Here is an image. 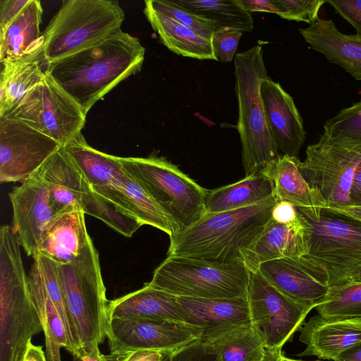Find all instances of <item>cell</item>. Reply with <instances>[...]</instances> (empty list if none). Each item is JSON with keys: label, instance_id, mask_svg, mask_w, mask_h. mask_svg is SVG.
Masks as SVG:
<instances>
[{"label": "cell", "instance_id": "cell-1", "mask_svg": "<svg viewBox=\"0 0 361 361\" xmlns=\"http://www.w3.org/2000/svg\"><path fill=\"white\" fill-rule=\"evenodd\" d=\"M145 54L140 39L121 28L91 47L47 65L44 71L87 116L99 100L140 71Z\"/></svg>", "mask_w": 361, "mask_h": 361}, {"label": "cell", "instance_id": "cell-2", "mask_svg": "<svg viewBox=\"0 0 361 361\" xmlns=\"http://www.w3.org/2000/svg\"><path fill=\"white\" fill-rule=\"evenodd\" d=\"M276 203L271 196L250 207L205 214L195 224L170 238L168 256L217 263L243 261L245 252L272 218Z\"/></svg>", "mask_w": 361, "mask_h": 361}, {"label": "cell", "instance_id": "cell-3", "mask_svg": "<svg viewBox=\"0 0 361 361\" xmlns=\"http://www.w3.org/2000/svg\"><path fill=\"white\" fill-rule=\"evenodd\" d=\"M296 209L310 229L300 261L329 288L350 283L361 269V221L327 208Z\"/></svg>", "mask_w": 361, "mask_h": 361}, {"label": "cell", "instance_id": "cell-4", "mask_svg": "<svg viewBox=\"0 0 361 361\" xmlns=\"http://www.w3.org/2000/svg\"><path fill=\"white\" fill-rule=\"evenodd\" d=\"M18 237L0 228V361H21L32 337L42 326L32 300Z\"/></svg>", "mask_w": 361, "mask_h": 361}, {"label": "cell", "instance_id": "cell-5", "mask_svg": "<svg viewBox=\"0 0 361 361\" xmlns=\"http://www.w3.org/2000/svg\"><path fill=\"white\" fill-rule=\"evenodd\" d=\"M235 90L238 104L237 128L245 176L261 172L279 154L267 122L259 87L268 78L260 44L234 57Z\"/></svg>", "mask_w": 361, "mask_h": 361}, {"label": "cell", "instance_id": "cell-6", "mask_svg": "<svg viewBox=\"0 0 361 361\" xmlns=\"http://www.w3.org/2000/svg\"><path fill=\"white\" fill-rule=\"evenodd\" d=\"M124 20V11L116 1H63L42 32V65L98 43L121 29Z\"/></svg>", "mask_w": 361, "mask_h": 361}, {"label": "cell", "instance_id": "cell-7", "mask_svg": "<svg viewBox=\"0 0 361 361\" xmlns=\"http://www.w3.org/2000/svg\"><path fill=\"white\" fill-rule=\"evenodd\" d=\"M118 157L126 172L164 212L175 234L189 228L205 214L208 190L166 158L154 155Z\"/></svg>", "mask_w": 361, "mask_h": 361}, {"label": "cell", "instance_id": "cell-8", "mask_svg": "<svg viewBox=\"0 0 361 361\" xmlns=\"http://www.w3.org/2000/svg\"><path fill=\"white\" fill-rule=\"evenodd\" d=\"M57 270L70 317L80 346L99 345L109 322L99 252L90 241L80 255Z\"/></svg>", "mask_w": 361, "mask_h": 361}, {"label": "cell", "instance_id": "cell-9", "mask_svg": "<svg viewBox=\"0 0 361 361\" xmlns=\"http://www.w3.org/2000/svg\"><path fill=\"white\" fill-rule=\"evenodd\" d=\"M47 187L56 214L75 207L130 238L143 224L124 209L97 193L61 147L32 176Z\"/></svg>", "mask_w": 361, "mask_h": 361}, {"label": "cell", "instance_id": "cell-10", "mask_svg": "<svg viewBox=\"0 0 361 361\" xmlns=\"http://www.w3.org/2000/svg\"><path fill=\"white\" fill-rule=\"evenodd\" d=\"M249 276L243 260L217 263L167 256L147 283L177 297L232 298L247 296Z\"/></svg>", "mask_w": 361, "mask_h": 361}, {"label": "cell", "instance_id": "cell-11", "mask_svg": "<svg viewBox=\"0 0 361 361\" xmlns=\"http://www.w3.org/2000/svg\"><path fill=\"white\" fill-rule=\"evenodd\" d=\"M299 169L308 183L317 189L326 207L350 206V192L355 171L361 163V143L345 138L320 135L307 146Z\"/></svg>", "mask_w": 361, "mask_h": 361}, {"label": "cell", "instance_id": "cell-12", "mask_svg": "<svg viewBox=\"0 0 361 361\" xmlns=\"http://www.w3.org/2000/svg\"><path fill=\"white\" fill-rule=\"evenodd\" d=\"M86 116L80 106L45 72L43 79L5 117L28 124L63 147L82 133Z\"/></svg>", "mask_w": 361, "mask_h": 361}, {"label": "cell", "instance_id": "cell-13", "mask_svg": "<svg viewBox=\"0 0 361 361\" xmlns=\"http://www.w3.org/2000/svg\"><path fill=\"white\" fill-rule=\"evenodd\" d=\"M247 299L251 324L265 348L282 349L314 307L279 291L259 271L250 270Z\"/></svg>", "mask_w": 361, "mask_h": 361}, {"label": "cell", "instance_id": "cell-14", "mask_svg": "<svg viewBox=\"0 0 361 361\" xmlns=\"http://www.w3.org/2000/svg\"><path fill=\"white\" fill-rule=\"evenodd\" d=\"M61 145L16 118H0V182H24Z\"/></svg>", "mask_w": 361, "mask_h": 361}, {"label": "cell", "instance_id": "cell-15", "mask_svg": "<svg viewBox=\"0 0 361 361\" xmlns=\"http://www.w3.org/2000/svg\"><path fill=\"white\" fill-rule=\"evenodd\" d=\"M204 329L183 322L109 319L106 330L110 353L174 351L199 340Z\"/></svg>", "mask_w": 361, "mask_h": 361}, {"label": "cell", "instance_id": "cell-16", "mask_svg": "<svg viewBox=\"0 0 361 361\" xmlns=\"http://www.w3.org/2000/svg\"><path fill=\"white\" fill-rule=\"evenodd\" d=\"M13 209V228L27 256L38 251L42 233L56 216L47 187L32 176L8 194Z\"/></svg>", "mask_w": 361, "mask_h": 361}, {"label": "cell", "instance_id": "cell-17", "mask_svg": "<svg viewBox=\"0 0 361 361\" xmlns=\"http://www.w3.org/2000/svg\"><path fill=\"white\" fill-rule=\"evenodd\" d=\"M266 119L278 149L298 158L306 137L303 121L293 97L269 77L259 87Z\"/></svg>", "mask_w": 361, "mask_h": 361}, {"label": "cell", "instance_id": "cell-18", "mask_svg": "<svg viewBox=\"0 0 361 361\" xmlns=\"http://www.w3.org/2000/svg\"><path fill=\"white\" fill-rule=\"evenodd\" d=\"M310 236L309 224L298 212L296 219L289 223L278 222L271 218L245 252L243 261L250 270H256L267 261L300 257L308 251Z\"/></svg>", "mask_w": 361, "mask_h": 361}, {"label": "cell", "instance_id": "cell-19", "mask_svg": "<svg viewBox=\"0 0 361 361\" xmlns=\"http://www.w3.org/2000/svg\"><path fill=\"white\" fill-rule=\"evenodd\" d=\"M299 331V340L306 345L299 357L334 360L361 341V318L328 319L317 314L305 322Z\"/></svg>", "mask_w": 361, "mask_h": 361}, {"label": "cell", "instance_id": "cell-20", "mask_svg": "<svg viewBox=\"0 0 361 361\" xmlns=\"http://www.w3.org/2000/svg\"><path fill=\"white\" fill-rule=\"evenodd\" d=\"M85 214L78 207L56 214L45 228L37 252L58 264L70 263L80 255L92 241Z\"/></svg>", "mask_w": 361, "mask_h": 361}, {"label": "cell", "instance_id": "cell-21", "mask_svg": "<svg viewBox=\"0 0 361 361\" xmlns=\"http://www.w3.org/2000/svg\"><path fill=\"white\" fill-rule=\"evenodd\" d=\"M299 32L312 49L361 80V36L344 34L334 20L322 18Z\"/></svg>", "mask_w": 361, "mask_h": 361}, {"label": "cell", "instance_id": "cell-22", "mask_svg": "<svg viewBox=\"0 0 361 361\" xmlns=\"http://www.w3.org/2000/svg\"><path fill=\"white\" fill-rule=\"evenodd\" d=\"M109 319L187 322L177 296L145 283L139 290L109 300Z\"/></svg>", "mask_w": 361, "mask_h": 361}, {"label": "cell", "instance_id": "cell-23", "mask_svg": "<svg viewBox=\"0 0 361 361\" xmlns=\"http://www.w3.org/2000/svg\"><path fill=\"white\" fill-rule=\"evenodd\" d=\"M257 270L272 286L290 299L315 308L329 286L319 281L297 258H281L259 264Z\"/></svg>", "mask_w": 361, "mask_h": 361}, {"label": "cell", "instance_id": "cell-24", "mask_svg": "<svg viewBox=\"0 0 361 361\" xmlns=\"http://www.w3.org/2000/svg\"><path fill=\"white\" fill-rule=\"evenodd\" d=\"M299 159L279 154L261 171L269 179L276 202H285L300 208L327 207L321 192L312 187L299 169Z\"/></svg>", "mask_w": 361, "mask_h": 361}, {"label": "cell", "instance_id": "cell-25", "mask_svg": "<svg viewBox=\"0 0 361 361\" xmlns=\"http://www.w3.org/2000/svg\"><path fill=\"white\" fill-rule=\"evenodd\" d=\"M43 9L38 0L29 2L12 22L0 32L1 63L39 56Z\"/></svg>", "mask_w": 361, "mask_h": 361}, {"label": "cell", "instance_id": "cell-26", "mask_svg": "<svg viewBox=\"0 0 361 361\" xmlns=\"http://www.w3.org/2000/svg\"><path fill=\"white\" fill-rule=\"evenodd\" d=\"M71 161L94 190L119 187L128 176L118 157L100 152L82 133L63 147Z\"/></svg>", "mask_w": 361, "mask_h": 361}, {"label": "cell", "instance_id": "cell-27", "mask_svg": "<svg viewBox=\"0 0 361 361\" xmlns=\"http://www.w3.org/2000/svg\"><path fill=\"white\" fill-rule=\"evenodd\" d=\"M200 341L219 361H258L265 351L251 323L205 329Z\"/></svg>", "mask_w": 361, "mask_h": 361}, {"label": "cell", "instance_id": "cell-28", "mask_svg": "<svg viewBox=\"0 0 361 361\" xmlns=\"http://www.w3.org/2000/svg\"><path fill=\"white\" fill-rule=\"evenodd\" d=\"M188 324L205 329L251 323L245 297L232 298H195L177 297Z\"/></svg>", "mask_w": 361, "mask_h": 361}, {"label": "cell", "instance_id": "cell-29", "mask_svg": "<svg viewBox=\"0 0 361 361\" xmlns=\"http://www.w3.org/2000/svg\"><path fill=\"white\" fill-rule=\"evenodd\" d=\"M144 13L162 44L172 52L200 60H216L211 40L145 4Z\"/></svg>", "mask_w": 361, "mask_h": 361}, {"label": "cell", "instance_id": "cell-30", "mask_svg": "<svg viewBox=\"0 0 361 361\" xmlns=\"http://www.w3.org/2000/svg\"><path fill=\"white\" fill-rule=\"evenodd\" d=\"M32 300L39 318L45 339L48 361H61L60 350L71 348L65 325L45 288L38 266L33 260L27 274Z\"/></svg>", "mask_w": 361, "mask_h": 361}, {"label": "cell", "instance_id": "cell-31", "mask_svg": "<svg viewBox=\"0 0 361 361\" xmlns=\"http://www.w3.org/2000/svg\"><path fill=\"white\" fill-rule=\"evenodd\" d=\"M96 192L128 212L143 225L154 226L170 238L175 234L171 223L162 209L129 175L121 186L99 189Z\"/></svg>", "mask_w": 361, "mask_h": 361}, {"label": "cell", "instance_id": "cell-32", "mask_svg": "<svg viewBox=\"0 0 361 361\" xmlns=\"http://www.w3.org/2000/svg\"><path fill=\"white\" fill-rule=\"evenodd\" d=\"M272 196L271 184L262 172L234 183L208 190L205 214H214L250 207Z\"/></svg>", "mask_w": 361, "mask_h": 361}, {"label": "cell", "instance_id": "cell-33", "mask_svg": "<svg viewBox=\"0 0 361 361\" xmlns=\"http://www.w3.org/2000/svg\"><path fill=\"white\" fill-rule=\"evenodd\" d=\"M39 56L1 63L0 118L6 116L44 78Z\"/></svg>", "mask_w": 361, "mask_h": 361}, {"label": "cell", "instance_id": "cell-34", "mask_svg": "<svg viewBox=\"0 0 361 361\" xmlns=\"http://www.w3.org/2000/svg\"><path fill=\"white\" fill-rule=\"evenodd\" d=\"M184 9L215 22L219 27H230L251 32L254 21L240 0H171Z\"/></svg>", "mask_w": 361, "mask_h": 361}, {"label": "cell", "instance_id": "cell-35", "mask_svg": "<svg viewBox=\"0 0 361 361\" xmlns=\"http://www.w3.org/2000/svg\"><path fill=\"white\" fill-rule=\"evenodd\" d=\"M315 309L319 315L328 319L361 318V283L329 288Z\"/></svg>", "mask_w": 361, "mask_h": 361}, {"label": "cell", "instance_id": "cell-36", "mask_svg": "<svg viewBox=\"0 0 361 361\" xmlns=\"http://www.w3.org/2000/svg\"><path fill=\"white\" fill-rule=\"evenodd\" d=\"M32 257L38 266L47 292L65 325L73 355L81 346L66 306L56 263L39 252Z\"/></svg>", "mask_w": 361, "mask_h": 361}, {"label": "cell", "instance_id": "cell-37", "mask_svg": "<svg viewBox=\"0 0 361 361\" xmlns=\"http://www.w3.org/2000/svg\"><path fill=\"white\" fill-rule=\"evenodd\" d=\"M320 135L361 143V99L327 119Z\"/></svg>", "mask_w": 361, "mask_h": 361}, {"label": "cell", "instance_id": "cell-38", "mask_svg": "<svg viewBox=\"0 0 361 361\" xmlns=\"http://www.w3.org/2000/svg\"><path fill=\"white\" fill-rule=\"evenodd\" d=\"M145 4L154 11L192 29L196 33L209 40L214 31L219 27L215 22L195 15L174 4L171 0H147L145 1Z\"/></svg>", "mask_w": 361, "mask_h": 361}, {"label": "cell", "instance_id": "cell-39", "mask_svg": "<svg viewBox=\"0 0 361 361\" xmlns=\"http://www.w3.org/2000/svg\"><path fill=\"white\" fill-rule=\"evenodd\" d=\"M281 18L304 22L310 25L319 18V12L325 0H272Z\"/></svg>", "mask_w": 361, "mask_h": 361}, {"label": "cell", "instance_id": "cell-40", "mask_svg": "<svg viewBox=\"0 0 361 361\" xmlns=\"http://www.w3.org/2000/svg\"><path fill=\"white\" fill-rule=\"evenodd\" d=\"M243 32L236 28L221 26L214 31L211 42L218 60L224 62L233 60Z\"/></svg>", "mask_w": 361, "mask_h": 361}, {"label": "cell", "instance_id": "cell-41", "mask_svg": "<svg viewBox=\"0 0 361 361\" xmlns=\"http://www.w3.org/2000/svg\"><path fill=\"white\" fill-rule=\"evenodd\" d=\"M170 361H219L200 339L171 352Z\"/></svg>", "mask_w": 361, "mask_h": 361}, {"label": "cell", "instance_id": "cell-42", "mask_svg": "<svg viewBox=\"0 0 361 361\" xmlns=\"http://www.w3.org/2000/svg\"><path fill=\"white\" fill-rule=\"evenodd\" d=\"M361 36V0H325Z\"/></svg>", "mask_w": 361, "mask_h": 361}, {"label": "cell", "instance_id": "cell-43", "mask_svg": "<svg viewBox=\"0 0 361 361\" xmlns=\"http://www.w3.org/2000/svg\"><path fill=\"white\" fill-rule=\"evenodd\" d=\"M128 353L105 355L99 345L80 347L73 355V361H124Z\"/></svg>", "mask_w": 361, "mask_h": 361}, {"label": "cell", "instance_id": "cell-44", "mask_svg": "<svg viewBox=\"0 0 361 361\" xmlns=\"http://www.w3.org/2000/svg\"><path fill=\"white\" fill-rule=\"evenodd\" d=\"M29 2V0L0 1V32L5 30Z\"/></svg>", "mask_w": 361, "mask_h": 361}, {"label": "cell", "instance_id": "cell-45", "mask_svg": "<svg viewBox=\"0 0 361 361\" xmlns=\"http://www.w3.org/2000/svg\"><path fill=\"white\" fill-rule=\"evenodd\" d=\"M297 217L296 207L288 202H281L276 203L272 212V219L281 223L293 221Z\"/></svg>", "mask_w": 361, "mask_h": 361}, {"label": "cell", "instance_id": "cell-46", "mask_svg": "<svg viewBox=\"0 0 361 361\" xmlns=\"http://www.w3.org/2000/svg\"><path fill=\"white\" fill-rule=\"evenodd\" d=\"M244 8L251 12H267L278 14L272 0H240Z\"/></svg>", "mask_w": 361, "mask_h": 361}, {"label": "cell", "instance_id": "cell-47", "mask_svg": "<svg viewBox=\"0 0 361 361\" xmlns=\"http://www.w3.org/2000/svg\"><path fill=\"white\" fill-rule=\"evenodd\" d=\"M167 351L137 350L129 352L124 361H161Z\"/></svg>", "mask_w": 361, "mask_h": 361}, {"label": "cell", "instance_id": "cell-48", "mask_svg": "<svg viewBox=\"0 0 361 361\" xmlns=\"http://www.w3.org/2000/svg\"><path fill=\"white\" fill-rule=\"evenodd\" d=\"M21 361H48L42 345H35L30 340Z\"/></svg>", "mask_w": 361, "mask_h": 361}, {"label": "cell", "instance_id": "cell-49", "mask_svg": "<svg viewBox=\"0 0 361 361\" xmlns=\"http://www.w3.org/2000/svg\"><path fill=\"white\" fill-rule=\"evenodd\" d=\"M350 206H361V163L356 169L350 192Z\"/></svg>", "mask_w": 361, "mask_h": 361}, {"label": "cell", "instance_id": "cell-50", "mask_svg": "<svg viewBox=\"0 0 361 361\" xmlns=\"http://www.w3.org/2000/svg\"><path fill=\"white\" fill-rule=\"evenodd\" d=\"M334 361H361V341L341 353Z\"/></svg>", "mask_w": 361, "mask_h": 361}, {"label": "cell", "instance_id": "cell-51", "mask_svg": "<svg viewBox=\"0 0 361 361\" xmlns=\"http://www.w3.org/2000/svg\"><path fill=\"white\" fill-rule=\"evenodd\" d=\"M332 212L339 213L354 219L361 221V206H348L343 208L326 207Z\"/></svg>", "mask_w": 361, "mask_h": 361}, {"label": "cell", "instance_id": "cell-52", "mask_svg": "<svg viewBox=\"0 0 361 361\" xmlns=\"http://www.w3.org/2000/svg\"><path fill=\"white\" fill-rule=\"evenodd\" d=\"M283 355L282 349L265 348L264 356L258 361H281Z\"/></svg>", "mask_w": 361, "mask_h": 361}, {"label": "cell", "instance_id": "cell-53", "mask_svg": "<svg viewBox=\"0 0 361 361\" xmlns=\"http://www.w3.org/2000/svg\"><path fill=\"white\" fill-rule=\"evenodd\" d=\"M350 283H361V269L353 276Z\"/></svg>", "mask_w": 361, "mask_h": 361}, {"label": "cell", "instance_id": "cell-54", "mask_svg": "<svg viewBox=\"0 0 361 361\" xmlns=\"http://www.w3.org/2000/svg\"><path fill=\"white\" fill-rule=\"evenodd\" d=\"M172 351H167L165 353L161 361H170L171 353Z\"/></svg>", "mask_w": 361, "mask_h": 361}, {"label": "cell", "instance_id": "cell-55", "mask_svg": "<svg viewBox=\"0 0 361 361\" xmlns=\"http://www.w3.org/2000/svg\"><path fill=\"white\" fill-rule=\"evenodd\" d=\"M281 361H303V360H298L290 359V358H288V357H285L284 355H283V357L281 358Z\"/></svg>", "mask_w": 361, "mask_h": 361}]
</instances>
